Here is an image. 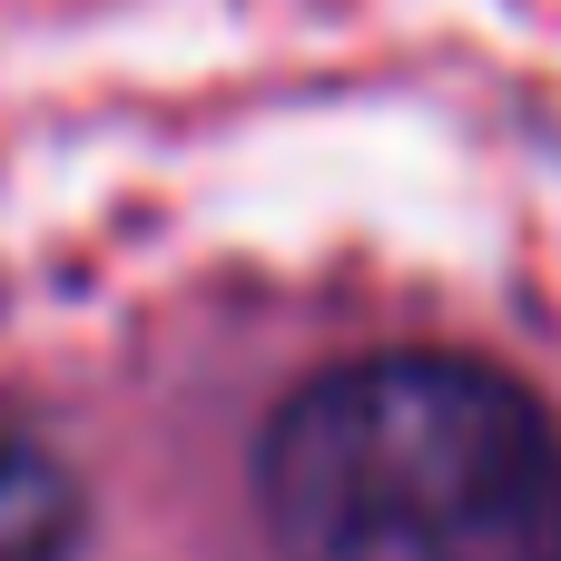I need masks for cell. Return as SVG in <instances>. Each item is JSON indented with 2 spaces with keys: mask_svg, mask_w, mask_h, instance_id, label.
<instances>
[{
  "mask_svg": "<svg viewBox=\"0 0 561 561\" xmlns=\"http://www.w3.org/2000/svg\"><path fill=\"white\" fill-rule=\"evenodd\" d=\"M276 561H561V424L483 355H355L256 434Z\"/></svg>",
  "mask_w": 561,
  "mask_h": 561,
  "instance_id": "6da1fadb",
  "label": "cell"
},
{
  "mask_svg": "<svg viewBox=\"0 0 561 561\" xmlns=\"http://www.w3.org/2000/svg\"><path fill=\"white\" fill-rule=\"evenodd\" d=\"M79 533H89L79 473H69L39 434L0 424V561H69Z\"/></svg>",
  "mask_w": 561,
  "mask_h": 561,
  "instance_id": "7a4b0ae2",
  "label": "cell"
}]
</instances>
